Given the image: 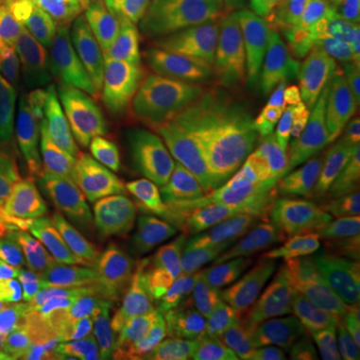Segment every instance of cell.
I'll return each mask as SVG.
<instances>
[{"instance_id":"5","label":"cell","mask_w":360,"mask_h":360,"mask_svg":"<svg viewBox=\"0 0 360 360\" xmlns=\"http://www.w3.org/2000/svg\"><path fill=\"white\" fill-rule=\"evenodd\" d=\"M284 156L281 129L210 120L202 188L206 206L222 229H245L257 217Z\"/></svg>"},{"instance_id":"22","label":"cell","mask_w":360,"mask_h":360,"mask_svg":"<svg viewBox=\"0 0 360 360\" xmlns=\"http://www.w3.org/2000/svg\"><path fill=\"white\" fill-rule=\"evenodd\" d=\"M46 56L16 14L4 6L0 11V92H28Z\"/></svg>"},{"instance_id":"12","label":"cell","mask_w":360,"mask_h":360,"mask_svg":"<svg viewBox=\"0 0 360 360\" xmlns=\"http://www.w3.org/2000/svg\"><path fill=\"white\" fill-rule=\"evenodd\" d=\"M168 37L206 106L229 84L240 60V42L206 0H188L168 18Z\"/></svg>"},{"instance_id":"33","label":"cell","mask_w":360,"mask_h":360,"mask_svg":"<svg viewBox=\"0 0 360 360\" xmlns=\"http://www.w3.org/2000/svg\"><path fill=\"white\" fill-rule=\"evenodd\" d=\"M63 2H65V0H63Z\"/></svg>"},{"instance_id":"18","label":"cell","mask_w":360,"mask_h":360,"mask_svg":"<svg viewBox=\"0 0 360 360\" xmlns=\"http://www.w3.org/2000/svg\"><path fill=\"white\" fill-rule=\"evenodd\" d=\"M148 360H240V356L184 312L160 304L153 314Z\"/></svg>"},{"instance_id":"25","label":"cell","mask_w":360,"mask_h":360,"mask_svg":"<svg viewBox=\"0 0 360 360\" xmlns=\"http://www.w3.org/2000/svg\"><path fill=\"white\" fill-rule=\"evenodd\" d=\"M309 90L336 103L360 108V60L324 75H316L309 82Z\"/></svg>"},{"instance_id":"19","label":"cell","mask_w":360,"mask_h":360,"mask_svg":"<svg viewBox=\"0 0 360 360\" xmlns=\"http://www.w3.org/2000/svg\"><path fill=\"white\" fill-rule=\"evenodd\" d=\"M184 314L224 342H238L243 333L240 307L229 284L205 272L188 274L179 288Z\"/></svg>"},{"instance_id":"27","label":"cell","mask_w":360,"mask_h":360,"mask_svg":"<svg viewBox=\"0 0 360 360\" xmlns=\"http://www.w3.org/2000/svg\"><path fill=\"white\" fill-rule=\"evenodd\" d=\"M78 360H141L134 356H127V354H118V352H110V350H103V348L89 347L78 354Z\"/></svg>"},{"instance_id":"21","label":"cell","mask_w":360,"mask_h":360,"mask_svg":"<svg viewBox=\"0 0 360 360\" xmlns=\"http://www.w3.org/2000/svg\"><path fill=\"white\" fill-rule=\"evenodd\" d=\"M309 260L330 286L350 321L360 326V248L347 234L328 245L300 255Z\"/></svg>"},{"instance_id":"17","label":"cell","mask_w":360,"mask_h":360,"mask_svg":"<svg viewBox=\"0 0 360 360\" xmlns=\"http://www.w3.org/2000/svg\"><path fill=\"white\" fill-rule=\"evenodd\" d=\"M116 52H136L165 22L156 0H65Z\"/></svg>"},{"instance_id":"23","label":"cell","mask_w":360,"mask_h":360,"mask_svg":"<svg viewBox=\"0 0 360 360\" xmlns=\"http://www.w3.org/2000/svg\"><path fill=\"white\" fill-rule=\"evenodd\" d=\"M40 122L28 92L0 94V146L16 165L30 170L39 158Z\"/></svg>"},{"instance_id":"29","label":"cell","mask_w":360,"mask_h":360,"mask_svg":"<svg viewBox=\"0 0 360 360\" xmlns=\"http://www.w3.org/2000/svg\"><path fill=\"white\" fill-rule=\"evenodd\" d=\"M347 236L360 248V224H359V226H354V229H352L350 232H347Z\"/></svg>"},{"instance_id":"30","label":"cell","mask_w":360,"mask_h":360,"mask_svg":"<svg viewBox=\"0 0 360 360\" xmlns=\"http://www.w3.org/2000/svg\"><path fill=\"white\" fill-rule=\"evenodd\" d=\"M40 360H68V356H66V354H63V352H58V354H54V356H49V359H44V356H42Z\"/></svg>"},{"instance_id":"7","label":"cell","mask_w":360,"mask_h":360,"mask_svg":"<svg viewBox=\"0 0 360 360\" xmlns=\"http://www.w3.org/2000/svg\"><path fill=\"white\" fill-rule=\"evenodd\" d=\"M82 240L65 224L52 191H44L40 196L30 264L40 302L51 319L58 348L66 356H78L86 348L78 300Z\"/></svg>"},{"instance_id":"16","label":"cell","mask_w":360,"mask_h":360,"mask_svg":"<svg viewBox=\"0 0 360 360\" xmlns=\"http://www.w3.org/2000/svg\"><path fill=\"white\" fill-rule=\"evenodd\" d=\"M288 115L312 148L360 160V108L309 92L290 101Z\"/></svg>"},{"instance_id":"34","label":"cell","mask_w":360,"mask_h":360,"mask_svg":"<svg viewBox=\"0 0 360 360\" xmlns=\"http://www.w3.org/2000/svg\"><path fill=\"white\" fill-rule=\"evenodd\" d=\"M0 94H2V92H0Z\"/></svg>"},{"instance_id":"8","label":"cell","mask_w":360,"mask_h":360,"mask_svg":"<svg viewBox=\"0 0 360 360\" xmlns=\"http://www.w3.org/2000/svg\"><path fill=\"white\" fill-rule=\"evenodd\" d=\"M28 96L37 108L49 162L60 176H82L103 160L94 104L86 90L46 56Z\"/></svg>"},{"instance_id":"1","label":"cell","mask_w":360,"mask_h":360,"mask_svg":"<svg viewBox=\"0 0 360 360\" xmlns=\"http://www.w3.org/2000/svg\"><path fill=\"white\" fill-rule=\"evenodd\" d=\"M269 232L300 255L360 224V160L319 148L284 160L262 202Z\"/></svg>"},{"instance_id":"13","label":"cell","mask_w":360,"mask_h":360,"mask_svg":"<svg viewBox=\"0 0 360 360\" xmlns=\"http://www.w3.org/2000/svg\"><path fill=\"white\" fill-rule=\"evenodd\" d=\"M78 296L89 347L148 360L153 314L139 309L104 283L86 236L80 245Z\"/></svg>"},{"instance_id":"3","label":"cell","mask_w":360,"mask_h":360,"mask_svg":"<svg viewBox=\"0 0 360 360\" xmlns=\"http://www.w3.org/2000/svg\"><path fill=\"white\" fill-rule=\"evenodd\" d=\"M257 284L266 328L290 356L336 360L350 322L319 270L292 258H262Z\"/></svg>"},{"instance_id":"20","label":"cell","mask_w":360,"mask_h":360,"mask_svg":"<svg viewBox=\"0 0 360 360\" xmlns=\"http://www.w3.org/2000/svg\"><path fill=\"white\" fill-rule=\"evenodd\" d=\"M210 11L236 37L274 49L295 20L300 0H206Z\"/></svg>"},{"instance_id":"15","label":"cell","mask_w":360,"mask_h":360,"mask_svg":"<svg viewBox=\"0 0 360 360\" xmlns=\"http://www.w3.org/2000/svg\"><path fill=\"white\" fill-rule=\"evenodd\" d=\"M32 182L0 148V290L25 284Z\"/></svg>"},{"instance_id":"9","label":"cell","mask_w":360,"mask_h":360,"mask_svg":"<svg viewBox=\"0 0 360 360\" xmlns=\"http://www.w3.org/2000/svg\"><path fill=\"white\" fill-rule=\"evenodd\" d=\"M26 32L89 94H101L115 51L103 34L63 0H6Z\"/></svg>"},{"instance_id":"32","label":"cell","mask_w":360,"mask_h":360,"mask_svg":"<svg viewBox=\"0 0 360 360\" xmlns=\"http://www.w3.org/2000/svg\"><path fill=\"white\" fill-rule=\"evenodd\" d=\"M4 6H6V0H0V11H2Z\"/></svg>"},{"instance_id":"6","label":"cell","mask_w":360,"mask_h":360,"mask_svg":"<svg viewBox=\"0 0 360 360\" xmlns=\"http://www.w3.org/2000/svg\"><path fill=\"white\" fill-rule=\"evenodd\" d=\"M141 75L155 112L198 191L202 184L210 118L206 103L165 30L146 40Z\"/></svg>"},{"instance_id":"28","label":"cell","mask_w":360,"mask_h":360,"mask_svg":"<svg viewBox=\"0 0 360 360\" xmlns=\"http://www.w3.org/2000/svg\"><path fill=\"white\" fill-rule=\"evenodd\" d=\"M184 2H188V0H156V4H158L160 14H162L165 20H168L172 14L176 13V8H179L180 4H184Z\"/></svg>"},{"instance_id":"10","label":"cell","mask_w":360,"mask_h":360,"mask_svg":"<svg viewBox=\"0 0 360 360\" xmlns=\"http://www.w3.org/2000/svg\"><path fill=\"white\" fill-rule=\"evenodd\" d=\"M86 224L94 264L104 283L139 309L155 314L160 302L116 196L115 180L106 168L96 170L92 176Z\"/></svg>"},{"instance_id":"31","label":"cell","mask_w":360,"mask_h":360,"mask_svg":"<svg viewBox=\"0 0 360 360\" xmlns=\"http://www.w3.org/2000/svg\"><path fill=\"white\" fill-rule=\"evenodd\" d=\"M274 360H298L296 356H283V359H274Z\"/></svg>"},{"instance_id":"24","label":"cell","mask_w":360,"mask_h":360,"mask_svg":"<svg viewBox=\"0 0 360 360\" xmlns=\"http://www.w3.org/2000/svg\"><path fill=\"white\" fill-rule=\"evenodd\" d=\"M0 290V360H40L30 312L14 296Z\"/></svg>"},{"instance_id":"4","label":"cell","mask_w":360,"mask_h":360,"mask_svg":"<svg viewBox=\"0 0 360 360\" xmlns=\"http://www.w3.org/2000/svg\"><path fill=\"white\" fill-rule=\"evenodd\" d=\"M96 132L104 153L120 168L150 174L196 196L182 158L144 90L136 52H116L101 90Z\"/></svg>"},{"instance_id":"14","label":"cell","mask_w":360,"mask_h":360,"mask_svg":"<svg viewBox=\"0 0 360 360\" xmlns=\"http://www.w3.org/2000/svg\"><path fill=\"white\" fill-rule=\"evenodd\" d=\"M240 60L219 96L206 106L210 120L252 122L266 129L283 127L278 96L281 68L270 46L238 37Z\"/></svg>"},{"instance_id":"11","label":"cell","mask_w":360,"mask_h":360,"mask_svg":"<svg viewBox=\"0 0 360 360\" xmlns=\"http://www.w3.org/2000/svg\"><path fill=\"white\" fill-rule=\"evenodd\" d=\"M283 65L298 75H324L360 60V0H300L276 44Z\"/></svg>"},{"instance_id":"26","label":"cell","mask_w":360,"mask_h":360,"mask_svg":"<svg viewBox=\"0 0 360 360\" xmlns=\"http://www.w3.org/2000/svg\"><path fill=\"white\" fill-rule=\"evenodd\" d=\"M336 360H360V326L359 324H350L348 336L345 345L340 348Z\"/></svg>"},{"instance_id":"2","label":"cell","mask_w":360,"mask_h":360,"mask_svg":"<svg viewBox=\"0 0 360 360\" xmlns=\"http://www.w3.org/2000/svg\"><path fill=\"white\" fill-rule=\"evenodd\" d=\"M115 188L142 264L160 292L176 295L188 274L214 269V243L182 191L129 168H118Z\"/></svg>"}]
</instances>
